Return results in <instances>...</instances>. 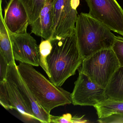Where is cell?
I'll return each mask as SVG.
<instances>
[{"label": "cell", "instance_id": "cell-22", "mask_svg": "<svg viewBox=\"0 0 123 123\" xmlns=\"http://www.w3.org/2000/svg\"><path fill=\"white\" fill-rule=\"evenodd\" d=\"M72 117L70 113L63 114L60 116H52L50 114L51 122L55 123H72Z\"/></svg>", "mask_w": 123, "mask_h": 123}, {"label": "cell", "instance_id": "cell-1", "mask_svg": "<svg viewBox=\"0 0 123 123\" xmlns=\"http://www.w3.org/2000/svg\"><path fill=\"white\" fill-rule=\"evenodd\" d=\"M51 41L52 49L47 58L49 80L61 87L70 77L75 74L83 59L75 32L65 38Z\"/></svg>", "mask_w": 123, "mask_h": 123}, {"label": "cell", "instance_id": "cell-14", "mask_svg": "<svg viewBox=\"0 0 123 123\" xmlns=\"http://www.w3.org/2000/svg\"><path fill=\"white\" fill-rule=\"evenodd\" d=\"M107 98L123 101V67H120L114 73L105 89Z\"/></svg>", "mask_w": 123, "mask_h": 123}, {"label": "cell", "instance_id": "cell-13", "mask_svg": "<svg viewBox=\"0 0 123 123\" xmlns=\"http://www.w3.org/2000/svg\"><path fill=\"white\" fill-rule=\"evenodd\" d=\"M2 0H0V53L4 56L8 65L15 63L9 32L2 13Z\"/></svg>", "mask_w": 123, "mask_h": 123}, {"label": "cell", "instance_id": "cell-8", "mask_svg": "<svg viewBox=\"0 0 123 123\" xmlns=\"http://www.w3.org/2000/svg\"><path fill=\"white\" fill-rule=\"evenodd\" d=\"M9 34L15 60L33 66L38 67L39 48L36 39L28 33Z\"/></svg>", "mask_w": 123, "mask_h": 123}, {"label": "cell", "instance_id": "cell-20", "mask_svg": "<svg viewBox=\"0 0 123 123\" xmlns=\"http://www.w3.org/2000/svg\"><path fill=\"white\" fill-rule=\"evenodd\" d=\"M8 66L5 57L0 53V82H5L6 80Z\"/></svg>", "mask_w": 123, "mask_h": 123}, {"label": "cell", "instance_id": "cell-6", "mask_svg": "<svg viewBox=\"0 0 123 123\" xmlns=\"http://www.w3.org/2000/svg\"><path fill=\"white\" fill-rule=\"evenodd\" d=\"M90 16L123 36V10L116 0H85Z\"/></svg>", "mask_w": 123, "mask_h": 123}, {"label": "cell", "instance_id": "cell-11", "mask_svg": "<svg viewBox=\"0 0 123 123\" xmlns=\"http://www.w3.org/2000/svg\"><path fill=\"white\" fill-rule=\"evenodd\" d=\"M54 0H47L38 18L31 25V31L37 36L51 40L53 32Z\"/></svg>", "mask_w": 123, "mask_h": 123}, {"label": "cell", "instance_id": "cell-5", "mask_svg": "<svg viewBox=\"0 0 123 123\" xmlns=\"http://www.w3.org/2000/svg\"><path fill=\"white\" fill-rule=\"evenodd\" d=\"M80 0H54L51 39L65 38L75 31Z\"/></svg>", "mask_w": 123, "mask_h": 123}, {"label": "cell", "instance_id": "cell-4", "mask_svg": "<svg viewBox=\"0 0 123 123\" xmlns=\"http://www.w3.org/2000/svg\"><path fill=\"white\" fill-rule=\"evenodd\" d=\"M111 48L102 49L83 60L78 71L105 89L111 77L120 67Z\"/></svg>", "mask_w": 123, "mask_h": 123}, {"label": "cell", "instance_id": "cell-17", "mask_svg": "<svg viewBox=\"0 0 123 123\" xmlns=\"http://www.w3.org/2000/svg\"><path fill=\"white\" fill-rule=\"evenodd\" d=\"M39 65L42 68L49 78L50 75L48 68L47 58L50 54L52 49L51 41L49 39H42L39 46Z\"/></svg>", "mask_w": 123, "mask_h": 123}, {"label": "cell", "instance_id": "cell-21", "mask_svg": "<svg viewBox=\"0 0 123 123\" xmlns=\"http://www.w3.org/2000/svg\"><path fill=\"white\" fill-rule=\"evenodd\" d=\"M98 121L99 123H123V114H113Z\"/></svg>", "mask_w": 123, "mask_h": 123}, {"label": "cell", "instance_id": "cell-9", "mask_svg": "<svg viewBox=\"0 0 123 123\" xmlns=\"http://www.w3.org/2000/svg\"><path fill=\"white\" fill-rule=\"evenodd\" d=\"M4 20L9 33L19 34L27 33L29 19L20 0H10L5 8Z\"/></svg>", "mask_w": 123, "mask_h": 123}, {"label": "cell", "instance_id": "cell-7", "mask_svg": "<svg viewBox=\"0 0 123 123\" xmlns=\"http://www.w3.org/2000/svg\"><path fill=\"white\" fill-rule=\"evenodd\" d=\"M75 82L71 96L74 105L95 106L107 98L105 89L93 81L87 75L80 71Z\"/></svg>", "mask_w": 123, "mask_h": 123}, {"label": "cell", "instance_id": "cell-2", "mask_svg": "<svg viewBox=\"0 0 123 123\" xmlns=\"http://www.w3.org/2000/svg\"><path fill=\"white\" fill-rule=\"evenodd\" d=\"M21 78L37 101L49 113L54 108L72 103L70 93L56 86L32 65L20 62Z\"/></svg>", "mask_w": 123, "mask_h": 123}, {"label": "cell", "instance_id": "cell-10", "mask_svg": "<svg viewBox=\"0 0 123 123\" xmlns=\"http://www.w3.org/2000/svg\"><path fill=\"white\" fill-rule=\"evenodd\" d=\"M8 71L11 75L23 98L38 121L51 123L50 114L47 113L37 101L21 78L16 63L9 65Z\"/></svg>", "mask_w": 123, "mask_h": 123}, {"label": "cell", "instance_id": "cell-19", "mask_svg": "<svg viewBox=\"0 0 123 123\" xmlns=\"http://www.w3.org/2000/svg\"><path fill=\"white\" fill-rule=\"evenodd\" d=\"M0 103L7 110L13 109L10 101L5 82H0Z\"/></svg>", "mask_w": 123, "mask_h": 123}, {"label": "cell", "instance_id": "cell-16", "mask_svg": "<svg viewBox=\"0 0 123 123\" xmlns=\"http://www.w3.org/2000/svg\"><path fill=\"white\" fill-rule=\"evenodd\" d=\"M25 8L29 19V25L36 20L46 3V0H20Z\"/></svg>", "mask_w": 123, "mask_h": 123}, {"label": "cell", "instance_id": "cell-12", "mask_svg": "<svg viewBox=\"0 0 123 123\" xmlns=\"http://www.w3.org/2000/svg\"><path fill=\"white\" fill-rule=\"evenodd\" d=\"M5 83L13 109L18 111L26 121L29 122L38 121L23 98L18 86L8 71Z\"/></svg>", "mask_w": 123, "mask_h": 123}, {"label": "cell", "instance_id": "cell-18", "mask_svg": "<svg viewBox=\"0 0 123 123\" xmlns=\"http://www.w3.org/2000/svg\"><path fill=\"white\" fill-rule=\"evenodd\" d=\"M111 49L115 53L120 67H123V38L116 36Z\"/></svg>", "mask_w": 123, "mask_h": 123}, {"label": "cell", "instance_id": "cell-3", "mask_svg": "<svg viewBox=\"0 0 123 123\" xmlns=\"http://www.w3.org/2000/svg\"><path fill=\"white\" fill-rule=\"evenodd\" d=\"M75 32L83 60L98 51L111 48L116 37L104 24L83 13L78 15Z\"/></svg>", "mask_w": 123, "mask_h": 123}, {"label": "cell", "instance_id": "cell-23", "mask_svg": "<svg viewBox=\"0 0 123 123\" xmlns=\"http://www.w3.org/2000/svg\"><path fill=\"white\" fill-rule=\"evenodd\" d=\"M82 117L78 118V117H72V123H79V122H85L82 120Z\"/></svg>", "mask_w": 123, "mask_h": 123}, {"label": "cell", "instance_id": "cell-24", "mask_svg": "<svg viewBox=\"0 0 123 123\" xmlns=\"http://www.w3.org/2000/svg\"><path fill=\"white\" fill-rule=\"evenodd\" d=\"M47 0H46V1Z\"/></svg>", "mask_w": 123, "mask_h": 123}, {"label": "cell", "instance_id": "cell-15", "mask_svg": "<svg viewBox=\"0 0 123 123\" xmlns=\"http://www.w3.org/2000/svg\"><path fill=\"white\" fill-rule=\"evenodd\" d=\"M98 118L114 113L123 114V101L107 98L94 106Z\"/></svg>", "mask_w": 123, "mask_h": 123}]
</instances>
